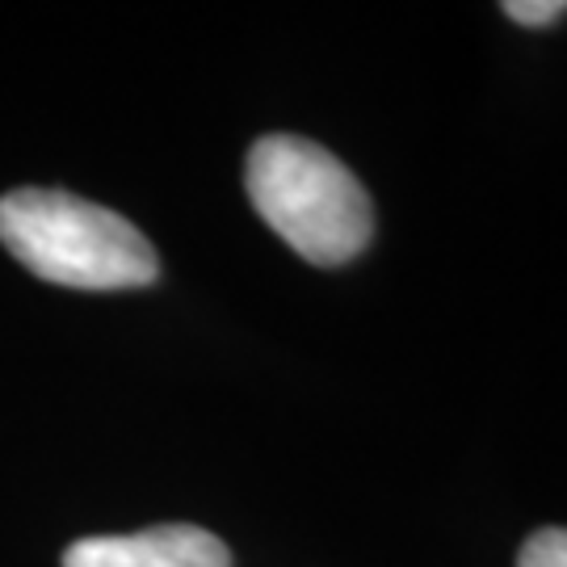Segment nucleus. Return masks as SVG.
<instances>
[{
  "label": "nucleus",
  "instance_id": "obj_1",
  "mask_svg": "<svg viewBox=\"0 0 567 567\" xmlns=\"http://www.w3.org/2000/svg\"><path fill=\"white\" fill-rule=\"evenodd\" d=\"M0 244L34 278L68 290H135L161 274L156 248L131 219L63 189L4 194Z\"/></svg>",
  "mask_w": 567,
  "mask_h": 567
},
{
  "label": "nucleus",
  "instance_id": "obj_2",
  "mask_svg": "<svg viewBox=\"0 0 567 567\" xmlns=\"http://www.w3.org/2000/svg\"><path fill=\"white\" fill-rule=\"evenodd\" d=\"M244 185L257 215L311 265L353 261L374 236L362 182L320 143L265 135L248 152Z\"/></svg>",
  "mask_w": 567,
  "mask_h": 567
},
{
  "label": "nucleus",
  "instance_id": "obj_3",
  "mask_svg": "<svg viewBox=\"0 0 567 567\" xmlns=\"http://www.w3.org/2000/svg\"><path fill=\"white\" fill-rule=\"evenodd\" d=\"M63 567H231V550L210 529L152 526L140 534L81 538L63 550Z\"/></svg>",
  "mask_w": 567,
  "mask_h": 567
},
{
  "label": "nucleus",
  "instance_id": "obj_4",
  "mask_svg": "<svg viewBox=\"0 0 567 567\" xmlns=\"http://www.w3.org/2000/svg\"><path fill=\"white\" fill-rule=\"evenodd\" d=\"M517 567H567V529L550 526L529 534L517 555Z\"/></svg>",
  "mask_w": 567,
  "mask_h": 567
},
{
  "label": "nucleus",
  "instance_id": "obj_5",
  "mask_svg": "<svg viewBox=\"0 0 567 567\" xmlns=\"http://www.w3.org/2000/svg\"><path fill=\"white\" fill-rule=\"evenodd\" d=\"M505 18H513L517 25H529V30H543V25H555L559 18H567V0H508Z\"/></svg>",
  "mask_w": 567,
  "mask_h": 567
}]
</instances>
